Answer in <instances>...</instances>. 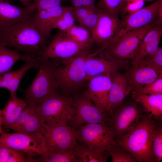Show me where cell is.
<instances>
[{"label": "cell", "instance_id": "cell-1", "mask_svg": "<svg viewBox=\"0 0 162 162\" xmlns=\"http://www.w3.org/2000/svg\"><path fill=\"white\" fill-rule=\"evenodd\" d=\"M32 18L8 29L0 37V45L12 47L18 52L33 57L40 56L51 40V36L44 34L35 24Z\"/></svg>", "mask_w": 162, "mask_h": 162}, {"label": "cell", "instance_id": "cell-2", "mask_svg": "<svg viewBox=\"0 0 162 162\" xmlns=\"http://www.w3.org/2000/svg\"><path fill=\"white\" fill-rule=\"evenodd\" d=\"M155 118L146 112L132 129L116 142L139 162H157L153 151L152 140L158 126Z\"/></svg>", "mask_w": 162, "mask_h": 162}, {"label": "cell", "instance_id": "cell-3", "mask_svg": "<svg viewBox=\"0 0 162 162\" xmlns=\"http://www.w3.org/2000/svg\"><path fill=\"white\" fill-rule=\"evenodd\" d=\"M158 24L155 22L139 29L114 37L99 52L100 57L126 70L129 67L128 59H132L139 43L146 33Z\"/></svg>", "mask_w": 162, "mask_h": 162}, {"label": "cell", "instance_id": "cell-4", "mask_svg": "<svg viewBox=\"0 0 162 162\" xmlns=\"http://www.w3.org/2000/svg\"><path fill=\"white\" fill-rule=\"evenodd\" d=\"M37 58L39 62L37 74L30 86L22 90L27 104L34 105L58 93L55 75L57 65L55 59Z\"/></svg>", "mask_w": 162, "mask_h": 162}, {"label": "cell", "instance_id": "cell-5", "mask_svg": "<svg viewBox=\"0 0 162 162\" xmlns=\"http://www.w3.org/2000/svg\"><path fill=\"white\" fill-rule=\"evenodd\" d=\"M91 53L90 50H84L74 56L64 60V66L57 67L55 75L57 88L67 93L76 91L87 81L85 68L86 58Z\"/></svg>", "mask_w": 162, "mask_h": 162}, {"label": "cell", "instance_id": "cell-6", "mask_svg": "<svg viewBox=\"0 0 162 162\" xmlns=\"http://www.w3.org/2000/svg\"><path fill=\"white\" fill-rule=\"evenodd\" d=\"M73 99L58 93L36 105L37 111L44 124H66L71 122L75 110Z\"/></svg>", "mask_w": 162, "mask_h": 162}, {"label": "cell", "instance_id": "cell-7", "mask_svg": "<svg viewBox=\"0 0 162 162\" xmlns=\"http://www.w3.org/2000/svg\"><path fill=\"white\" fill-rule=\"evenodd\" d=\"M145 112L142 106L132 98L124 100L116 110L108 113V124L115 140L123 136L135 126Z\"/></svg>", "mask_w": 162, "mask_h": 162}, {"label": "cell", "instance_id": "cell-8", "mask_svg": "<svg viewBox=\"0 0 162 162\" xmlns=\"http://www.w3.org/2000/svg\"><path fill=\"white\" fill-rule=\"evenodd\" d=\"M0 145L11 147L33 158L47 152L44 135L40 132L27 134L4 132L0 135Z\"/></svg>", "mask_w": 162, "mask_h": 162}, {"label": "cell", "instance_id": "cell-9", "mask_svg": "<svg viewBox=\"0 0 162 162\" xmlns=\"http://www.w3.org/2000/svg\"><path fill=\"white\" fill-rule=\"evenodd\" d=\"M162 19V0H156L138 11L127 14L120 20L118 28L114 37L118 36L130 31L157 22L161 23Z\"/></svg>", "mask_w": 162, "mask_h": 162}, {"label": "cell", "instance_id": "cell-10", "mask_svg": "<svg viewBox=\"0 0 162 162\" xmlns=\"http://www.w3.org/2000/svg\"><path fill=\"white\" fill-rule=\"evenodd\" d=\"M43 134L47 153L62 152L74 148L77 143L75 129L67 124H45Z\"/></svg>", "mask_w": 162, "mask_h": 162}, {"label": "cell", "instance_id": "cell-11", "mask_svg": "<svg viewBox=\"0 0 162 162\" xmlns=\"http://www.w3.org/2000/svg\"><path fill=\"white\" fill-rule=\"evenodd\" d=\"M75 129L77 140L89 147L107 149L115 140L108 123L84 124Z\"/></svg>", "mask_w": 162, "mask_h": 162}, {"label": "cell", "instance_id": "cell-12", "mask_svg": "<svg viewBox=\"0 0 162 162\" xmlns=\"http://www.w3.org/2000/svg\"><path fill=\"white\" fill-rule=\"evenodd\" d=\"M91 47L79 44L59 31L53 37L39 57L44 59L70 58Z\"/></svg>", "mask_w": 162, "mask_h": 162}, {"label": "cell", "instance_id": "cell-13", "mask_svg": "<svg viewBox=\"0 0 162 162\" xmlns=\"http://www.w3.org/2000/svg\"><path fill=\"white\" fill-rule=\"evenodd\" d=\"M75 112L71 122L79 127L87 124L108 123L109 115L102 112L83 94L73 99Z\"/></svg>", "mask_w": 162, "mask_h": 162}, {"label": "cell", "instance_id": "cell-14", "mask_svg": "<svg viewBox=\"0 0 162 162\" xmlns=\"http://www.w3.org/2000/svg\"><path fill=\"white\" fill-rule=\"evenodd\" d=\"M96 10L98 14L97 22L91 32L92 46H98L97 52L104 48L110 41L118 30L120 23L118 17L102 10Z\"/></svg>", "mask_w": 162, "mask_h": 162}, {"label": "cell", "instance_id": "cell-15", "mask_svg": "<svg viewBox=\"0 0 162 162\" xmlns=\"http://www.w3.org/2000/svg\"><path fill=\"white\" fill-rule=\"evenodd\" d=\"M36 9L34 3L21 7L0 0V37L14 25L32 18Z\"/></svg>", "mask_w": 162, "mask_h": 162}, {"label": "cell", "instance_id": "cell-16", "mask_svg": "<svg viewBox=\"0 0 162 162\" xmlns=\"http://www.w3.org/2000/svg\"><path fill=\"white\" fill-rule=\"evenodd\" d=\"M88 81V88L83 94L101 111L107 113L108 97L111 83L110 74L97 76Z\"/></svg>", "mask_w": 162, "mask_h": 162}, {"label": "cell", "instance_id": "cell-17", "mask_svg": "<svg viewBox=\"0 0 162 162\" xmlns=\"http://www.w3.org/2000/svg\"><path fill=\"white\" fill-rule=\"evenodd\" d=\"M43 122L36 110V105L27 104L15 123L9 129L27 134L42 132L44 130Z\"/></svg>", "mask_w": 162, "mask_h": 162}, {"label": "cell", "instance_id": "cell-18", "mask_svg": "<svg viewBox=\"0 0 162 162\" xmlns=\"http://www.w3.org/2000/svg\"><path fill=\"white\" fill-rule=\"evenodd\" d=\"M110 76L111 83L108 97V114L116 110L126 97L131 92L124 74L118 70L112 73Z\"/></svg>", "mask_w": 162, "mask_h": 162}, {"label": "cell", "instance_id": "cell-19", "mask_svg": "<svg viewBox=\"0 0 162 162\" xmlns=\"http://www.w3.org/2000/svg\"><path fill=\"white\" fill-rule=\"evenodd\" d=\"M124 74L131 92L136 91L156 80L162 74L149 67L135 63L132 64Z\"/></svg>", "mask_w": 162, "mask_h": 162}, {"label": "cell", "instance_id": "cell-20", "mask_svg": "<svg viewBox=\"0 0 162 162\" xmlns=\"http://www.w3.org/2000/svg\"><path fill=\"white\" fill-rule=\"evenodd\" d=\"M25 62L24 64L17 70L0 74V88L7 89L10 95L16 94L21 80L29 70L38 69V67L39 62L37 57H33Z\"/></svg>", "mask_w": 162, "mask_h": 162}, {"label": "cell", "instance_id": "cell-21", "mask_svg": "<svg viewBox=\"0 0 162 162\" xmlns=\"http://www.w3.org/2000/svg\"><path fill=\"white\" fill-rule=\"evenodd\" d=\"M96 55V53L91 52L86 58L85 68L88 80L97 76L110 74L120 68L114 63L102 57H95Z\"/></svg>", "mask_w": 162, "mask_h": 162}, {"label": "cell", "instance_id": "cell-22", "mask_svg": "<svg viewBox=\"0 0 162 162\" xmlns=\"http://www.w3.org/2000/svg\"><path fill=\"white\" fill-rule=\"evenodd\" d=\"M65 7L58 6L37 11L32 18L36 26L45 34L51 36L50 32L56 21L62 14Z\"/></svg>", "mask_w": 162, "mask_h": 162}, {"label": "cell", "instance_id": "cell-23", "mask_svg": "<svg viewBox=\"0 0 162 162\" xmlns=\"http://www.w3.org/2000/svg\"><path fill=\"white\" fill-rule=\"evenodd\" d=\"M27 104L25 100L18 98L16 94L10 95L9 99L2 110V128L9 129Z\"/></svg>", "mask_w": 162, "mask_h": 162}, {"label": "cell", "instance_id": "cell-24", "mask_svg": "<svg viewBox=\"0 0 162 162\" xmlns=\"http://www.w3.org/2000/svg\"><path fill=\"white\" fill-rule=\"evenodd\" d=\"M73 151L78 162H106L110 156L107 149L89 147L76 143Z\"/></svg>", "mask_w": 162, "mask_h": 162}, {"label": "cell", "instance_id": "cell-25", "mask_svg": "<svg viewBox=\"0 0 162 162\" xmlns=\"http://www.w3.org/2000/svg\"><path fill=\"white\" fill-rule=\"evenodd\" d=\"M131 92L132 98L142 106L146 112L151 114L155 119H161L162 94H143L135 91Z\"/></svg>", "mask_w": 162, "mask_h": 162}, {"label": "cell", "instance_id": "cell-26", "mask_svg": "<svg viewBox=\"0 0 162 162\" xmlns=\"http://www.w3.org/2000/svg\"><path fill=\"white\" fill-rule=\"evenodd\" d=\"M33 57L0 45V74L11 70L17 61H26Z\"/></svg>", "mask_w": 162, "mask_h": 162}, {"label": "cell", "instance_id": "cell-27", "mask_svg": "<svg viewBox=\"0 0 162 162\" xmlns=\"http://www.w3.org/2000/svg\"><path fill=\"white\" fill-rule=\"evenodd\" d=\"M73 12L75 20L77 21L80 26L92 32L96 24L98 18V14L96 8H74Z\"/></svg>", "mask_w": 162, "mask_h": 162}, {"label": "cell", "instance_id": "cell-28", "mask_svg": "<svg viewBox=\"0 0 162 162\" xmlns=\"http://www.w3.org/2000/svg\"><path fill=\"white\" fill-rule=\"evenodd\" d=\"M33 157L11 147L0 145V162H36Z\"/></svg>", "mask_w": 162, "mask_h": 162}, {"label": "cell", "instance_id": "cell-29", "mask_svg": "<svg viewBox=\"0 0 162 162\" xmlns=\"http://www.w3.org/2000/svg\"><path fill=\"white\" fill-rule=\"evenodd\" d=\"M68 38L81 44L91 47V32L86 28L75 25L65 32H63Z\"/></svg>", "mask_w": 162, "mask_h": 162}, {"label": "cell", "instance_id": "cell-30", "mask_svg": "<svg viewBox=\"0 0 162 162\" xmlns=\"http://www.w3.org/2000/svg\"><path fill=\"white\" fill-rule=\"evenodd\" d=\"M73 148L58 153H47L39 156L37 162H78L73 151Z\"/></svg>", "mask_w": 162, "mask_h": 162}, {"label": "cell", "instance_id": "cell-31", "mask_svg": "<svg viewBox=\"0 0 162 162\" xmlns=\"http://www.w3.org/2000/svg\"><path fill=\"white\" fill-rule=\"evenodd\" d=\"M127 3L126 0H98L96 8L118 17Z\"/></svg>", "mask_w": 162, "mask_h": 162}, {"label": "cell", "instance_id": "cell-32", "mask_svg": "<svg viewBox=\"0 0 162 162\" xmlns=\"http://www.w3.org/2000/svg\"><path fill=\"white\" fill-rule=\"evenodd\" d=\"M108 151L112 162H136L135 158L127 149L115 140L108 147Z\"/></svg>", "mask_w": 162, "mask_h": 162}, {"label": "cell", "instance_id": "cell-33", "mask_svg": "<svg viewBox=\"0 0 162 162\" xmlns=\"http://www.w3.org/2000/svg\"><path fill=\"white\" fill-rule=\"evenodd\" d=\"M72 6L65 7L62 14L55 23L53 29L57 28L60 31L65 32L75 25V19Z\"/></svg>", "mask_w": 162, "mask_h": 162}, {"label": "cell", "instance_id": "cell-34", "mask_svg": "<svg viewBox=\"0 0 162 162\" xmlns=\"http://www.w3.org/2000/svg\"><path fill=\"white\" fill-rule=\"evenodd\" d=\"M135 63L151 68L156 70L159 74H162V48L159 47L157 51L154 53L142 58Z\"/></svg>", "mask_w": 162, "mask_h": 162}, {"label": "cell", "instance_id": "cell-35", "mask_svg": "<svg viewBox=\"0 0 162 162\" xmlns=\"http://www.w3.org/2000/svg\"><path fill=\"white\" fill-rule=\"evenodd\" d=\"M153 151L157 162L162 159V127L158 126L155 129L152 140Z\"/></svg>", "mask_w": 162, "mask_h": 162}, {"label": "cell", "instance_id": "cell-36", "mask_svg": "<svg viewBox=\"0 0 162 162\" xmlns=\"http://www.w3.org/2000/svg\"><path fill=\"white\" fill-rule=\"evenodd\" d=\"M135 92L143 94H162V75L153 82L142 87Z\"/></svg>", "mask_w": 162, "mask_h": 162}, {"label": "cell", "instance_id": "cell-37", "mask_svg": "<svg viewBox=\"0 0 162 162\" xmlns=\"http://www.w3.org/2000/svg\"><path fill=\"white\" fill-rule=\"evenodd\" d=\"M144 4V0H128L121 13L128 14L134 13L143 8Z\"/></svg>", "mask_w": 162, "mask_h": 162}, {"label": "cell", "instance_id": "cell-38", "mask_svg": "<svg viewBox=\"0 0 162 162\" xmlns=\"http://www.w3.org/2000/svg\"><path fill=\"white\" fill-rule=\"evenodd\" d=\"M64 0H38L34 3L38 11L55 7L61 5Z\"/></svg>", "mask_w": 162, "mask_h": 162}, {"label": "cell", "instance_id": "cell-39", "mask_svg": "<svg viewBox=\"0 0 162 162\" xmlns=\"http://www.w3.org/2000/svg\"><path fill=\"white\" fill-rule=\"evenodd\" d=\"M74 8L86 7L95 8V3L96 0H68Z\"/></svg>", "mask_w": 162, "mask_h": 162}, {"label": "cell", "instance_id": "cell-40", "mask_svg": "<svg viewBox=\"0 0 162 162\" xmlns=\"http://www.w3.org/2000/svg\"><path fill=\"white\" fill-rule=\"evenodd\" d=\"M2 110H0V134L4 132L2 130Z\"/></svg>", "mask_w": 162, "mask_h": 162}, {"label": "cell", "instance_id": "cell-41", "mask_svg": "<svg viewBox=\"0 0 162 162\" xmlns=\"http://www.w3.org/2000/svg\"><path fill=\"white\" fill-rule=\"evenodd\" d=\"M20 1L25 6L30 4L29 3L30 0H20Z\"/></svg>", "mask_w": 162, "mask_h": 162}, {"label": "cell", "instance_id": "cell-42", "mask_svg": "<svg viewBox=\"0 0 162 162\" xmlns=\"http://www.w3.org/2000/svg\"><path fill=\"white\" fill-rule=\"evenodd\" d=\"M34 0V3H35V2H36L38 0Z\"/></svg>", "mask_w": 162, "mask_h": 162}, {"label": "cell", "instance_id": "cell-43", "mask_svg": "<svg viewBox=\"0 0 162 162\" xmlns=\"http://www.w3.org/2000/svg\"><path fill=\"white\" fill-rule=\"evenodd\" d=\"M147 0V1H150L153 0Z\"/></svg>", "mask_w": 162, "mask_h": 162}, {"label": "cell", "instance_id": "cell-44", "mask_svg": "<svg viewBox=\"0 0 162 162\" xmlns=\"http://www.w3.org/2000/svg\"><path fill=\"white\" fill-rule=\"evenodd\" d=\"M3 0V1H7V0Z\"/></svg>", "mask_w": 162, "mask_h": 162}, {"label": "cell", "instance_id": "cell-45", "mask_svg": "<svg viewBox=\"0 0 162 162\" xmlns=\"http://www.w3.org/2000/svg\"><path fill=\"white\" fill-rule=\"evenodd\" d=\"M126 0V1H127L128 0Z\"/></svg>", "mask_w": 162, "mask_h": 162}]
</instances>
